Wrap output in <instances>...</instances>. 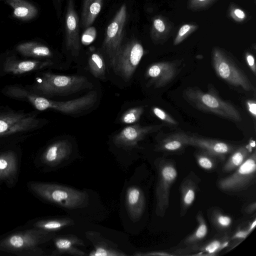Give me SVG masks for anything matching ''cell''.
Instances as JSON below:
<instances>
[{
  "instance_id": "obj_1",
  "label": "cell",
  "mask_w": 256,
  "mask_h": 256,
  "mask_svg": "<svg viewBox=\"0 0 256 256\" xmlns=\"http://www.w3.org/2000/svg\"><path fill=\"white\" fill-rule=\"evenodd\" d=\"M38 114L0 103V147L20 144L36 134L48 123Z\"/></svg>"
},
{
  "instance_id": "obj_2",
  "label": "cell",
  "mask_w": 256,
  "mask_h": 256,
  "mask_svg": "<svg viewBox=\"0 0 256 256\" xmlns=\"http://www.w3.org/2000/svg\"><path fill=\"white\" fill-rule=\"evenodd\" d=\"M56 236L55 232L20 226L0 236V256H44L42 246Z\"/></svg>"
},
{
  "instance_id": "obj_3",
  "label": "cell",
  "mask_w": 256,
  "mask_h": 256,
  "mask_svg": "<svg viewBox=\"0 0 256 256\" xmlns=\"http://www.w3.org/2000/svg\"><path fill=\"white\" fill-rule=\"evenodd\" d=\"M24 86L32 92L51 98L76 93L90 86L87 78L82 76L57 74L42 70L35 74L34 82Z\"/></svg>"
},
{
  "instance_id": "obj_4",
  "label": "cell",
  "mask_w": 256,
  "mask_h": 256,
  "mask_svg": "<svg viewBox=\"0 0 256 256\" xmlns=\"http://www.w3.org/2000/svg\"><path fill=\"white\" fill-rule=\"evenodd\" d=\"M28 191L40 200L68 208L85 207L88 202V195L84 191L56 184L30 181Z\"/></svg>"
},
{
  "instance_id": "obj_5",
  "label": "cell",
  "mask_w": 256,
  "mask_h": 256,
  "mask_svg": "<svg viewBox=\"0 0 256 256\" xmlns=\"http://www.w3.org/2000/svg\"><path fill=\"white\" fill-rule=\"evenodd\" d=\"M183 96L189 104L200 110L236 122L242 120L240 112L232 104L211 91L206 92L196 86L188 87L184 90Z\"/></svg>"
},
{
  "instance_id": "obj_6",
  "label": "cell",
  "mask_w": 256,
  "mask_h": 256,
  "mask_svg": "<svg viewBox=\"0 0 256 256\" xmlns=\"http://www.w3.org/2000/svg\"><path fill=\"white\" fill-rule=\"evenodd\" d=\"M21 100L29 104L38 111L53 110L74 115L92 107L97 100V94L92 91L78 98L64 102L54 100L25 90L22 94Z\"/></svg>"
},
{
  "instance_id": "obj_7",
  "label": "cell",
  "mask_w": 256,
  "mask_h": 256,
  "mask_svg": "<svg viewBox=\"0 0 256 256\" xmlns=\"http://www.w3.org/2000/svg\"><path fill=\"white\" fill-rule=\"evenodd\" d=\"M155 166L158 174L155 191L156 213L158 216L163 217L169 207L170 189L176 180L178 171L174 162L165 158L156 160Z\"/></svg>"
},
{
  "instance_id": "obj_8",
  "label": "cell",
  "mask_w": 256,
  "mask_h": 256,
  "mask_svg": "<svg viewBox=\"0 0 256 256\" xmlns=\"http://www.w3.org/2000/svg\"><path fill=\"white\" fill-rule=\"evenodd\" d=\"M55 66V62L52 60L24 58L19 56L14 50L0 54V76H24Z\"/></svg>"
},
{
  "instance_id": "obj_9",
  "label": "cell",
  "mask_w": 256,
  "mask_h": 256,
  "mask_svg": "<svg viewBox=\"0 0 256 256\" xmlns=\"http://www.w3.org/2000/svg\"><path fill=\"white\" fill-rule=\"evenodd\" d=\"M212 64L216 75L228 84L246 91L253 90L252 84L244 71L220 49L213 50Z\"/></svg>"
},
{
  "instance_id": "obj_10",
  "label": "cell",
  "mask_w": 256,
  "mask_h": 256,
  "mask_svg": "<svg viewBox=\"0 0 256 256\" xmlns=\"http://www.w3.org/2000/svg\"><path fill=\"white\" fill-rule=\"evenodd\" d=\"M256 176V152L251 153L245 161L231 175L222 178L217 183L224 192H238L244 190L254 182Z\"/></svg>"
},
{
  "instance_id": "obj_11",
  "label": "cell",
  "mask_w": 256,
  "mask_h": 256,
  "mask_svg": "<svg viewBox=\"0 0 256 256\" xmlns=\"http://www.w3.org/2000/svg\"><path fill=\"white\" fill-rule=\"evenodd\" d=\"M22 158L20 144L0 147V184L14 188L18 182Z\"/></svg>"
},
{
  "instance_id": "obj_12",
  "label": "cell",
  "mask_w": 256,
  "mask_h": 256,
  "mask_svg": "<svg viewBox=\"0 0 256 256\" xmlns=\"http://www.w3.org/2000/svg\"><path fill=\"white\" fill-rule=\"evenodd\" d=\"M144 54L142 45L132 40L122 46L112 68L126 81L132 76Z\"/></svg>"
},
{
  "instance_id": "obj_13",
  "label": "cell",
  "mask_w": 256,
  "mask_h": 256,
  "mask_svg": "<svg viewBox=\"0 0 256 256\" xmlns=\"http://www.w3.org/2000/svg\"><path fill=\"white\" fill-rule=\"evenodd\" d=\"M126 18V6L123 4L116 12L106 32L103 48L108 56L111 67L122 46V43Z\"/></svg>"
},
{
  "instance_id": "obj_14",
  "label": "cell",
  "mask_w": 256,
  "mask_h": 256,
  "mask_svg": "<svg viewBox=\"0 0 256 256\" xmlns=\"http://www.w3.org/2000/svg\"><path fill=\"white\" fill-rule=\"evenodd\" d=\"M72 152V145L68 140H58L46 145L34 158L36 168L42 171L57 166Z\"/></svg>"
},
{
  "instance_id": "obj_15",
  "label": "cell",
  "mask_w": 256,
  "mask_h": 256,
  "mask_svg": "<svg viewBox=\"0 0 256 256\" xmlns=\"http://www.w3.org/2000/svg\"><path fill=\"white\" fill-rule=\"evenodd\" d=\"M163 124L141 126L136 124L124 128L113 138L114 144L119 148H131L138 146V142L146 135L160 130Z\"/></svg>"
},
{
  "instance_id": "obj_16",
  "label": "cell",
  "mask_w": 256,
  "mask_h": 256,
  "mask_svg": "<svg viewBox=\"0 0 256 256\" xmlns=\"http://www.w3.org/2000/svg\"><path fill=\"white\" fill-rule=\"evenodd\" d=\"M186 144L209 153L220 160H224L226 155L230 154L237 146L224 141L206 138L186 134Z\"/></svg>"
},
{
  "instance_id": "obj_17",
  "label": "cell",
  "mask_w": 256,
  "mask_h": 256,
  "mask_svg": "<svg viewBox=\"0 0 256 256\" xmlns=\"http://www.w3.org/2000/svg\"><path fill=\"white\" fill-rule=\"evenodd\" d=\"M66 44L74 56L80 50L79 19L75 9L74 0H68L65 16Z\"/></svg>"
},
{
  "instance_id": "obj_18",
  "label": "cell",
  "mask_w": 256,
  "mask_h": 256,
  "mask_svg": "<svg viewBox=\"0 0 256 256\" xmlns=\"http://www.w3.org/2000/svg\"><path fill=\"white\" fill-rule=\"evenodd\" d=\"M230 240L229 236L226 234L204 244L199 243L178 248L174 251V256H216L228 246Z\"/></svg>"
},
{
  "instance_id": "obj_19",
  "label": "cell",
  "mask_w": 256,
  "mask_h": 256,
  "mask_svg": "<svg viewBox=\"0 0 256 256\" xmlns=\"http://www.w3.org/2000/svg\"><path fill=\"white\" fill-rule=\"evenodd\" d=\"M178 65L173 62H161L152 64L147 69L146 77L155 88H161L170 82L176 76Z\"/></svg>"
},
{
  "instance_id": "obj_20",
  "label": "cell",
  "mask_w": 256,
  "mask_h": 256,
  "mask_svg": "<svg viewBox=\"0 0 256 256\" xmlns=\"http://www.w3.org/2000/svg\"><path fill=\"white\" fill-rule=\"evenodd\" d=\"M200 178L194 172L183 179L180 186L181 196L180 216H184L193 204L197 192L200 190Z\"/></svg>"
},
{
  "instance_id": "obj_21",
  "label": "cell",
  "mask_w": 256,
  "mask_h": 256,
  "mask_svg": "<svg viewBox=\"0 0 256 256\" xmlns=\"http://www.w3.org/2000/svg\"><path fill=\"white\" fill-rule=\"evenodd\" d=\"M125 202L131 219L134 221L139 220L145 208V198L141 188L136 186L128 187L126 193Z\"/></svg>"
},
{
  "instance_id": "obj_22",
  "label": "cell",
  "mask_w": 256,
  "mask_h": 256,
  "mask_svg": "<svg viewBox=\"0 0 256 256\" xmlns=\"http://www.w3.org/2000/svg\"><path fill=\"white\" fill-rule=\"evenodd\" d=\"M55 249L52 252V256L70 254L74 256H85L86 254L78 248L76 246H84L82 240L73 234H67L56 236L52 239Z\"/></svg>"
},
{
  "instance_id": "obj_23",
  "label": "cell",
  "mask_w": 256,
  "mask_h": 256,
  "mask_svg": "<svg viewBox=\"0 0 256 256\" xmlns=\"http://www.w3.org/2000/svg\"><path fill=\"white\" fill-rule=\"evenodd\" d=\"M24 58L54 62V54L48 46L36 42H27L19 44L14 50Z\"/></svg>"
},
{
  "instance_id": "obj_24",
  "label": "cell",
  "mask_w": 256,
  "mask_h": 256,
  "mask_svg": "<svg viewBox=\"0 0 256 256\" xmlns=\"http://www.w3.org/2000/svg\"><path fill=\"white\" fill-rule=\"evenodd\" d=\"M87 238L93 244L94 248L88 254L90 256H127L118 249L116 246L108 241L96 232H88Z\"/></svg>"
},
{
  "instance_id": "obj_25",
  "label": "cell",
  "mask_w": 256,
  "mask_h": 256,
  "mask_svg": "<svg viewBox=\"0 0 256 256\" xmlns=\"http://www.w3.org/2000/svg\"><path fill=\"white\" fill-rule=\"evenodd\" d=\"M73 220L68 218H38L28 221L24 228H38L49 232H56L66 227L74 225Z\"/></svg>"
},
{
  "instance_id": "obj_26",
  "label": "cell",
  "mask_w": 256,
  "mask_h": 256,
  "mask_svg": "<svg viewBox=\"0 0 256 256\" xmlns=\"http://www.w3.org/2000/svg\"><path fill=\"white\" fill-rule=\"evenodd\" d=\"M186 134L178 132L170 134L160 140L156 150L166 154H177L184 151L186 146Z\"/></svg>"
},
{
  "instance_id": "obj_27",
  "label": "cell",
  "mask_w": 256,
  "mask_h": 256,
  "mask_svg": "<svg viewBox=\"0 0 256 256\" xmlns=\"http://www.w3.org/2000/svg\"><path fill=\"white\" fill-rule=\"evenodd\" d=\"M103 0H84L82 12V26L84 28L92 26L100 14Z\"/></svg>"
},
{
  "instance_id": "obj_28",
  "label": "cell",
  "mask_w": 256,
  "mask_h": 256,
  "mask_svg": "<svg viewBox=\"0 0 256 256\" xmlns=\"http://www.w3.org/2000/svg\"><path fill=\"white\" fill-rule=\"evenodd\" d=\"M249 146H242L236 148L222 168L224 172H229L236 170L247 158L251 154V148Z\"/></svg>"
},
{
  "instance_id": "obj_29",
  "label": "cell",
  "mask_w": 256,
  "mask_h": 256,
  "mask_svg": "<svg viewBox=\"0 0 256 256\" xmlns=\"http://www.w3.org/2000/svg\"><path fill=\"white\" fill-rule=\"evenodd\" d=\"M196 220L198 224L196 228L182 242L183 246H188L199 244L206 237L208 228L201 211L197 214Z\"/></svg>"
},
{
  "instance_id": "obj_30",
  "label": "cell",
  "mask_w": 256,
  "mask_h": 256,
  "mask_svg": "<svg viewBox=\"0 0 256 256\" xmlns=\"http://www.w3.org/2000/svg\"><path fill=\"white\" fill-rule=\"evenodd\" d=\"M14 9L16 17L27 19L35 16L36 10L32 5L22 0H6Z\"/></svg>"
},
{
  "instance_id": "obj_31",
  "label": "cell",
  "mask_w": 256,
  "mask_h": 256,
  "mask_svg": "<svg viewBox=\"0 0 256 256\" xmlns=\"http://www.w3.org/2000/svg\"><path fill=\"white\" fill-rule=\"evenodd\" d=\"M88 67L91 74L96 78H103L106 74V66L102 56L98 53L90 54L88 61Z\"/></svg>"
},
{
  "instance_id": "obj_32",
  "label": "cell",
  "mask_w": 256,
  "mask_h": 256,
  "mask_svg": "<svg viewBox=\"0 0 256 256\" xmlns=\"http://www.w3.org/2000/svg\"><path fill=\"white\" fill-rule=\"evenodd\" d=\"M194 156L198 165L206 170H213L220 161L216 156L200 150L195 152Z\"/></svg>"
},
{
  "instance_id": "obj_33",
  "label": "cell",
  "mask_w": 256,
  "mask_h": 256,
  "mask_svg": "<svg viewBox=\"0 0 256 256\" xmlns=\"http://www.w3.org/2000/svg\"><path fill=\"white\" fill-rule=\"evenodd\" d=\"M210 221L218 230L223 231L228 229L232 224V219L223 214L218 209H214L210 214Z\"/></svg>"
},
{
  "instance_id": "obj_34",
  "label": "cell",
  "mask_w": 256,
  "mask_h": 256,
  "mask_svg": "<svg viewBox=\"0 0 256 256\" xmlns=\"http://www.w3.org/2000/svg\"><path fill=\"white\" fill-rule=\"evenodd\" d=\"M142 106H138L128 110L123 114L120 118L122 122L132 124L138 122L144 112Z\"/></svg>"
},
{
  "instance_id": "obj_35",
  "label": "cell",
  "mask_w": 256,
  "mask_h": 256,
  "mask_svg": "<svg viewBox=\"0 0 256 256\" xmlns=\"http://www.w3.org/2000/svg\"><path fill=\"white\" fill-rule=\"evenodd\" d=\"M152 111L158 118L168 125L174 126L178 125V122L162 108L154 106L152 108Z\"/></svg>"
},
{
  "instance_id": "obj_36",
  "label": "cell",
  "mask_w": 256,
  "mask_h": 256,
  "mask_svg": "<svg viewBox=\"0 0 256 256\" xmlns=\"http://www.w3.org/2000/svg\"><path fill=\"white\" fill-rule=\"evenodd\" d=\"M196 28V26H194L188 24L182 26L178 30L176 37L174 40V44L177 45L181 42Z\"/></svg>"
},
{
  "instance_id": "obj_37",
  "label": "cell",
  "mask_w": 256,
  "mask_h": 256,
  "mask_svg": "<svg viewBox=\"0 0 256 256\" xmlns=\"http://www.w3.org/2000/svg\"><path fill=\"white\" fill-rule=\"evenodd\" d=\"M96 36V30L94 27L89 26L86 28L83 33L81 42L84 45H88L92 42Z\"/></svg>"
},
{
  "instance_id": "obj_38",
  "label": "cell",
  "mask_w": 256,
  "mask_h": 256,
  "mask_svg": "<svg viewBox=\"0 0 256 256\" xmlns=\"http://www.w3.org/2000/svg\"><path fill=\"white\" fill-rule=\"evenodd\" d=\"M214 0H190L189 6L192 9H199L207 6Z\"/></svg>"
},
{
  "instance_id": "obj_39",
  "label": "cell",
  "mask_w": 256,
  "mask_h": 256,
  "mask_svg": "<svg viewBox=\"0 0 256 256\" xmlns=\"http://www.w3.org/2000/svg\"><path fill=\"white\" fill-rule=\"evenodd\" d=\"M134 255L136 256H174L173 254H170L168 252H162V251H155V252H136Z\"/></svg>"
},
{
  "instance_id": "obj_40",
  "label": "cell",
  "mask_w": 256,
  "mask_h": 256,
  "mask_svg": "<svg viewBox=\"0 0 256 256\" xmlns=\"http://www.w3.org/2000/svg\"><path fill=\"white\" fill-rule=\"evenodd\" d=\"M249 228L246 230H239L237 231L230 238L231 240H244V239L251 232Z\"/></svg>"
},
{
  "instance_id": "obj_41",
  "label": "cell",
  "mask_w": 256,
  "mask_h": 256,
  "mask_svg": "<svg viewBox=\"0 0 256 256\" xmlns=\"http://www.w3.org/2000/svg\"><path fill=\"white\" fill-rule=\"evenodd\" d=\"M246 59L248 65L254 73V74H256V65L255 64L254 58V56L248 52L246 54Z\"/></svg>"
},
{
  "instance_id": "obj_42",
  "label": "cell",
  "mask_w": 256,
  "mask_h": 256,
  "mask_svg": "<svg viewBox=\"0 0 256 256\" xmlns=\"http://www.w3.org/2000/svg\"><path fill=\"white\" fill-rule=\"evenodd\" d=\"M246 105L249 113L255 119L256 117V104L255 100H248L246 102Z\"/></svg>"
},
{
  "instance_id": "obj_43",
  "label": "cell",
  "mask_w": 256,
  "mask_h": 256,
  "mask_svg": "<svg viewBox=\"0 0 256 256\" xmlns=\"http://www.w3.org/2000/svg\"><path fill=\"white\" fill-rule=\"evenodd\" d=\"M153 26L154 30L159 32H162L166 28L164 22L160 18H156L154 20Z\"/></svg>"
},
{
  "instance_id": "obj_44",
  "label": "cell",
  "mask_w": 256,
  "mask_h": 256,
  "mask_svg": "<svg viewBox=\"0 0 256 256\" xmlns=\"http://www.w3.org/2000/svg\"><path fill=\"white\" fill-rule=\"evenodd\" d=\"M233 17H236V20H243L246 17L245 13L244 11L239 8H236L234 11Z\"/></svg>"
},
{
  "instance_id": "obj_45",
  "label": "cell",
  "mask_w": 256,
  "mask_h": 256,
  "mask_svg": "<svg viewBox=\"0 0 256 256\" xmlns=\"http://www.w3.org/2000/svg\"><path fill=\"white\" fill-rule=\"evenodd\" d=\"M256 210V203L255 202L248 205L245 208V212L248 214H251L255 212Z\"/></svg>"
}]
</instances>
